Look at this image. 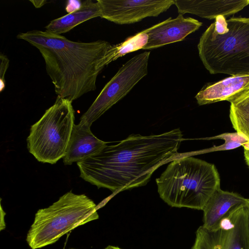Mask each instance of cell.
Segmentation results:
<instances>
[{
    "mask_svg": "<svg viewBox=\"0 0 249 249\" xmlns=\"http://www.w3.org/2000/svg\"><path fill=\"white\" fill-rule=\"evenodd\" d=\"M148 36L144 30L126 38L116 45H112L107 55L108 64L124 55L140 49H143L148 41Z\"/></svg>",
    "mask_w": 249,
    "mask_h": 249,
    "instance_id": "17",
    "label": "cell"
},
{
    "mask_svg": "<svg viewBox=\"0 0 249 249\" xmlns=\"http://www.w3.org/2000/svg\"><path fill=\"white\" fill-rule=\"evenodd\" d=\"M156 181L160 197L168 205L199 210L220 188L215 165L192 157L173 160Z\"/></svg>",
    "mask_w": 249,
    "mask_h": 249,
    "instance_id": "4",
    "label": "cell"
},
{
    "mask_svg": "<svg viewBox=\"0 0 249 249\" xmlns=\"http://www.w3.org/2000/svg\"><path fill=\"white\" fill-rule=\"evenodd\" d=\"M182 140L179 128L158 135H130L77 162L80 177L113 193L144 186L157 169L177 155Z\"/></svg>",
    "mask_w": 249,
    "mask_h": 249,
    "instance_id": "1",
    "label": "cell"
},
{
    "mask_svg": "<svg viewBox=\"0 0 249 249\" xmlns=\"http://www.w3.org/2000/svg\"><path fill=\"white\" fill-rule=\"evenodd\" d=\"M150 52L145 51L130 58L106 84L80 120L90 125L123 98L148 73Z\"/></svg>",
    "mask_w": 249,
    "mask_h": 249,
    "instance_id": "7",
    "label": "cell"
},
{
    "mask_svg": "<svg viewBox=\"0 0 249 249\" xmlns=\"http://www.w3.org/2000/svg\"><path fill=\"white\" fill-rule=\"evenodd\" d=\"M104 249H122L118 247L113 246H108Z\"/></svg>",
    "mask_w": 249,
    "mask_h": 249,
    "instance_id": "22",
    "label": "cell"
},
{
    "mask_svg": "<svg viewBox=\"0 0 249 249\" xmlns=\"http://www.w3.org/2000/svg\"><path fill=\"white\" fill-rule=\"evenodd\" d=\"M197 49L212 74L249 73V18L217 17L202 34Z\"/></svg>",
    "mask_w": 249,
    "mask_h": 249,
    "instance_id": "3",
    "label": "cell"
},
{
    "mask_svg": "<svg viewBox=\"0 0 249 249\" xmlns=\"http://www.w3.org/2000/svg\"><path fill=\"white\" fill-rule=\"evenodd\" d=\"M179 14L189 13L208 19L234 15L249 4V0H174Z\"/></svg>",
    "mask_w": 249,
    "mask_h": 249,
    "instance_id": "12",
    "label": "cell"
},
{
    "mask_svg": "<svg viewBox=\"0 0 249 249\" xmlns=\"http://www.w3.org/2000/svg\"><path fill=\"white\" fill-rule=\"evenodd\" d=\"M202 23L191 17L178 14L176 18H169L144 30L148 38L142 50H150L181 41L189 35L197 30Z\"/></svg>",
    "mask_w": 249,
    "mask_h": 249,
    "instance_id": "10",
    "label": "cell"
},
{
    "mask_svg": "<svg viewBox=\"0 0 249 249\" xmlns=\"http://www.w3.org/2000/svg\"><path fill=\"white\" fill-rule=\"evenodd\" d=\"M29 1L36 8H38L42 7L43 5H44L45 4H46L47 2V1L45 0H30Z\"/></svg>",
    "mask_w": 249,
    "mask_h": 249,
    "instance_id": "21",
    "label": "cell"
},
{
    "mask_svg": "<svg viewBox=\"0 0 249 249\" xmlns=\"http://www.w3.org/2000/svg\"><path fill=\"white\" fill-rule=\"evenodd\" d=\"M91 125L80 121L74 124L67 146L63 162L71 165L100 153L107 143L95 137L90 130Z\"/></svg>",
    "mask_w": 249,
    "mask_h": 249,
    "instance_id": "11",
    "label": "cell"
},
{
    "mask_svg": "<svg viewBox=\"0 0 249 249\" xmlns=\"http://www.w3.org/2000/svg\"><path fill=\"white\" fill-rule=\"evenodd\" d=\"M0 91L2 92L5 88V75L9 65V60L6 55L0 53Z\"/></svg>",
    "mask_w": 249,
    "mask_h": 249,
    "instance_id": "18",
    "label": "cell"
},
{
    "mask_svg": "<svg viewBox=\"0 0 249 249\" xmlns=\"http://www.w3.org/2000/svg\"><path fill=\"white\" fill-rule=\"evenodd\" d=\"M230 118L233 128L242 138L249 142V89L229 101Z\"/></svg>",
    "mask_w": 249,
    "mask_h": 249,
    "instance_id": "16",
    "label": "cell"
},
{
    "mask_svg": "<svg viewBox=\"0 0 249 249\" xmlns=\"http://www.w3.org/2000/svg\"><path fill=\"white\" fill-rule=\"evenodd\" d=\"M82 4V1L80 0H68L66 6V11L70 13L78 9Z\"/></svg>",
    "mask_w": 249,
    "mask_h": 249,
    "instance_id": "19",
    "label": "cell"
},
{
    "mask_svg": "<svg viewBox=\"0 0 249 249\" xmlns=\"http://www.w3.org/2000/svg\"><path fill=\"white\" fill-rule=\"evenodd\" d=\"M244 148V158L246 163L249 168V142L245 144L243 146Z\"/></svg>",
    "mask_w": 249,
    "mask_h": 249,
    "instance_id": "20",
    "label": "cell"
},
{
    "mask_svg": "<svg viewBox=\"0 0 249 249\" xmlns=\"http://www.w3.org/2000/svg\"><path fill=\"white\" fill-rule=\"evenodd\" d=\"M17 37L37 49L55 93L71 102L96 89L97 77L108 65L107 55L112 46L105 40L73 41L38 30L20 33Z\"/></svg>",
    "mask_w": 249,
    "mask_h": 249,
    "instance_id": "2",
    "label": "cell"
},
{
    "mask_svg": "<svg viewBox=\"0 0 249 249\" xmlns=\"http://www.w3.org/2000/svg\"><path fill=\"white\" fill-rule=\"evenodd\" d=\"M247 202V198L238 194L218 189L202 210V226L208 229L214 228L233 209Z\"/></svg>",
    "mask_w": 249,
    "mask_h": 249,
    "instance_id": "14",
    "label": "cell"
},
{
    "mask_svg": "<svg viewBox=\"0 0 249 249\" xmlns=\"http://www.w3.org/2000/svg\"><path fill=\"white\" fill-rule=\"evenodd\" d=\"M100 17L120 25L156 17L174 4V0H97Z\"/></svg>",
    "mask_w": 249,
    "mask_h": 249,
    "instance_id": "9",
    "label": "cell"
},
{
    "mask_svg": "<svg viewBox=\"0 0 249 249\" xmlns=\"http://www.w3.org/2000/svg\"><path fill=\"white\" fill-rule=\"evenodd\" d=\"M72 102L57 96L54 104L30 128L29 152L39 162L55 164L65 156L74 124Z\"/></svg>",
    "mask_w": 249,
    "mask_h": 249,
    "instance_id": "6",
    "label": "cell"
},
{
    "mask_svg": "<svg viewBox=\"0 0 249 249\" xmlns=\"http://www.w3.org/2000/svg\"><path fill=\"white\" fill-rule=\"evenodd\" d=\"M95 203L85 194L71 191L49 207L41 209L26 236L31 249H40L56 242L74 228L98 219Z\"/></svg>",
    "mask_w": 249,
    "mask_h": 249,
    "instance_id": "5",
    "label": "cell"
},
{
    "mask_svg": "<svg viewBox=\"0 0 249 249\" xmlns=\"http://www.w3.org/2000/svg\"><path fill=\"white\" fill-rule=\"evenodd\" d=\"M247 207L248 210V213H249V199H248V202L247 203Z\"/></svg>",
    "mask_w": 249,
    "mask_h": 249,
    "instance_id": "23",
    "label": "cell"
},
{
    "mask_svg": "<svg viewBox=\"0 0 249 249\" xmlns=\"http://www.w3.org/2000/svg\"><path fill=\"white\" fill-rule=\"evenodd\" d=\"M247 203L233 209L213 229L200 226L192 249H249Z\"/></svg>",
    "mask_w": 249,
    "mask_h": 249,
    "instance_id": "8",
    "label": "cell"
},
{
    "mask_svg": "<svg viewBox=\"0 0 249 249\" xmlns=\"http://www.w3.org/2000/svg\"><path fill=\"white\" fill-rule=\"evenodd\" d=\"M100 16V9L97 0H85L82 2L78 9L52 20L45 29L48 32L61 35L86 21Z\"/></svg>",
    "mask_w": 249,
    "mask_h": 249,
    "instance_id": "15",
    "label": "cell"
},
{
    "mask_svg": "<svg viewBox=\"0 0 249 249\" xmlns=\"http://www.w3.org/2000/svg\"><path fill=\"white\" fill-rule=\"evenodd\" d=\"M249 89V73L231 75L215 82L208 83L196 94L199 106L218 102L229 101Z\"/></svg>",
    "mask_w": 249,
    "mask_h": 249,
    "instance_id": "13",
    "label": "cell"
},
{
    "mask_svg": "<svg viewBox=\"0 0 249 249\" xmlns=\"http://www.w3.org/2000/svg\"><path fill=\"white\" fill-rule=\"evenodd\" d=\"M74 249V248H70V249Z\"/></svg>",
    "mask_w": 249,
    "mask_h": 249,
    "instance_id": "24",
    "label": "cell"
}]
</instances>
